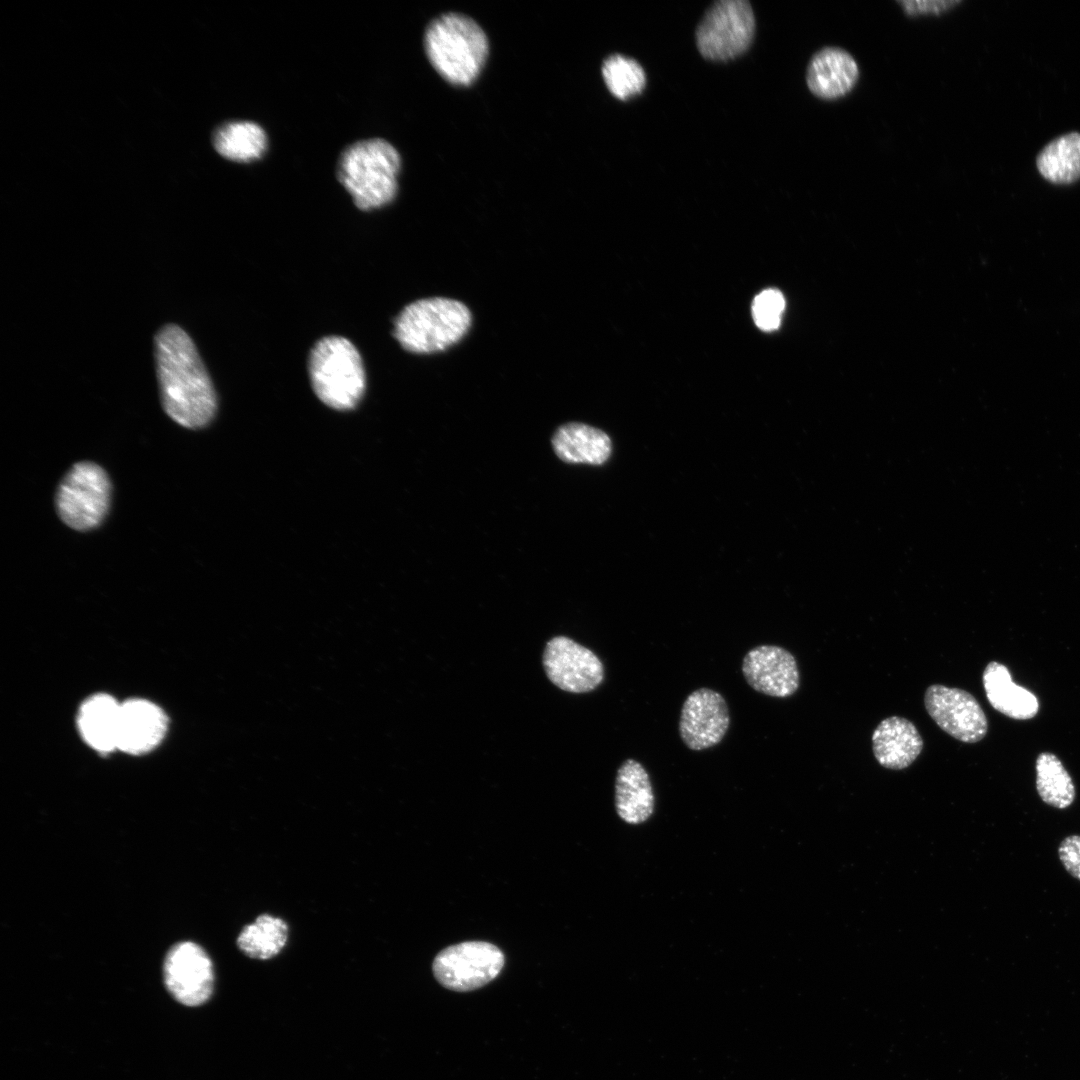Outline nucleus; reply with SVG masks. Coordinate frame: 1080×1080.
I'll return each mask as SVG.
<instances>
[{
    "mask_svg": "<svg viewBox=\"0 0 1080 1080\" xmlns=\"http://www.w3.org/2000/svg\"><path fill=\"white\" fill-rule=\"evenodd\" d=\"M730 725L729 708L717 691L702 687L685 699L679 720V734L687 748L701 751L719 744Z\"/></svg>",
    "mask_w": 1080,
    "mask_h": 1080,
    "instance_id": "12",
    "label": "nucleus"
},
{
    "mask_svg": "<svg viewBox=\"0 0 1080 1080\" xmlns=\"http://www.w3.org/2000/svg\"><path fill=\"white\" fill-rule=\"evenodd\" d=\"M212 142L216 151L224 158L244 163L260 159L268 146L266 132L252 121H230L221 124L215 129Z\"/></svg>",
    "mask_w": 1080,
    "mask_h": 1080,
    "instance_id": "21",
    "label": "nucleus"
},
{
    "mask_svg": "<svg viewBox=\"0 0 1080 1080\" xmlns=\"http://www.w3.org/2000/svg\"><path fill=\"white\" fill-rule=\"evenodd\" d=\"M154 356L166 414L188 429L206 427L215 417L217 397L190 336L176 324L163 326L154 338Z\"/></svg>",
    "mask_w": 1080,
    "mask_h": 1080,
    "instance_id": "1",
    "label": "nucleus"
},
{
    "mask_svg": "<svg viewBox=\"0 0 1080 1080\" xmlns=\"http://www.w3.org/2000/svg\"><path fill=\"white\" fill-rule=\"evenodd\" d=\"M859 78L854 57L840 47H824L810 59L806 83L817 97L832 100L850 92Z\"/></svg>",
    "mask_w": 1080,
    "mask_h": 1080,
    "instance_id": "15",
    "label": "nucleus"
},
{
    "mask_svg": "<svg viewBox=\"0 0 1080 1080\" xmlns=\"http://www.w3.org/2000/svg\"><path fill=\"white\" fill-rule=\"evenodd\" d=\"M472 322L469 308L447 297H429L406 305L394 322V337L408 352L430 354L459 342Z\"/></svg>",
    "mask_w": 1080,
    "mask_h": 1080,
    "instance_id": "4",
    "label": "nucleus"
},
{
    "mask_svg": "<svg viewBox=\"0 0 1080 1080\" xmlns=\"http://www.w3.org/2000/svg\"><path fill=\"white\" fill-rule=\"evenodd\" d=\"M543 667L555 686L570 693L593 691L604 679V666L598 656L565 636L547 642Z\"/></svg>",
    "mask_w": 1080,
    "mask_h": 1080,
    "instance_id": "11",
    "label": "nucleus"
},
{
    "mask_svg": "<svg viewBox=\"0 0 1080 1080\" xmlns=\"http://www.w3.org/2000/svg\"><path fill=\"white\" fill-rule=\"evenodd\" d=\"M504 964V954L496 945L466 941L441 950L434 958L432 971L441 986L467 992L494 980Z\"/></svg>",
    "mask_w": 1080,
    "mask_h": 1080,
    "instance_id": "8",
    "label": "nucleus"
},
{
    "mask_svg": "<svg viewBox=\"0 0 1080 1080\" xmlns=\"http://www.w3.org/2000/svg\"><path fill=\"white\" fill-rule=\"evenodd\" d=\"M556 455L567 463L601 465L612 451L609 436L600 429L583 423L560 426L552 437Z\"/></svg>",
    "mask_w": 1080,
    "mask_h": 1080,
    "instance_id": "19",
    "label": "nucleus"
},
{
    "mask_svg": "<svg viewBox=\"0 0 1080 1080\" xmlns=\"http://www.w3.org/2000/svg\"><path fill=\"white\" fill-rule=\"evenodd\" d=\"M167 717L156 704L145 699L121 703L117 750L140 755L160 744L167 731Z\"/></svg>",
    "mask_w": 1080,
    "mask_h": 1080,
    "instance_id": "14",
    "label": "nucleus"
},
{
    "mask_svg": "<svg viewBox=\"0 0 1080 1080\" xmlns=\"http://www.w3.org/2000/svg\"><path fill=\"white\" fill-rule=\"evenodd\" d=\"M903 10L908 15L939 14L949 10L959 1H900Z\"/></svg>",
    "mask_w": 1080,
    "mask_h": 1080,
    "instance_id": "28",
    "label": "nucleus"
},
{
    "mask_svg": "<svg viewBox=\"0 0 1080 1080\" xmlns=\"http://www.w3.org/2000/svg\"><path fill=\"white\" fill-rule=\"evenodd\" d=\"M111 482L106 471L96 463H75L60 481L55 507L61 521L77 531L97 528L111 504Z\"/></svg>",
    "mask_w": 1080,
    "mask_h": 1080,
    "instance_id": "6",
    "label": "nucleus"
},
{
    "mask_svg": "<svg viewBox=\"0 0 1080 1080\" xmlns=\"http://www.w3.org/2000/svg\"><path fill=\"white\" fill-rule=\"evenodd\" d=\"M785 308L782 293L776 289H766L753 300L752 315L757 327L763 331L776 330L781 322Z\"/></svg>",
    "mask_w": 1080,
    "mask_h": 1080,
    "instance_id": "26",
    "label": "nucleus"
},
{
    "mask_svg": "<svg viewBox=\"0 0 1080 1080\" xmlns=\"http://www.w3.org/2000/svg\"><path fill=\"white\" fill-rule=\"evenodd\" d=\"M924 705L934 722L961 742L976 743L987 734L988 722L982 707L963 689L930 685L924 694Z\"/></svg>",
    "mask_w": 1080,
    "mask_h": 1080,
    "instance_id": "10",
    "label": "nucleus"
},
{
    "mask_svg": "<svg viewBox=\"0 0 1080 1080\" xmlns=\"http://www.w3.org/2000/svg\"><path fill=\"white\" fill-rule=\"evenodd\" d=\"M755 17L745 0H720L704 14L696 30L700 54L709 60L725 61L742 54L751 44Z\"/></svg>",
    "mask_w": 1080,
    "mask_h": 1080,
    "instance_id": "7",
    "label": "nucleus"
},
{
    "mask_svg": "<svg viewBox=\"0 0 1080 1080\" xmlns=\"http://www.w3.org/2000/svg\"><path fill=\"white\" fill-rule=\"evenodd\" d=\"M615 807L620 819L638 825L651 818L655 796L648 772L635 759H626L615 779Z\"/></svg>",
    "mask_w": 1080,
    "mask_h": 1080,
    "instance_id": "17",
    "label": "nucleus"
},
{
    "mask_svg": "<svg viewBox=\"0 0 1080 1080\" xmlns=\"http://www.w3.org/2000/svg\"><path fill=\"white\" fill-rule=\"evenodd\" d=\"M983 686L990 705L1007 717L1027 720L1038 713L1037 697L1014 683L1008 668L999 662L987 664L983 672Z\"/></svg>",
    "mask_w": 1080,
    "mask_h": 1080,
    "instance_id": "18",
    "label": "nucleus"
},
{
    "mask_svg": "<svg viewBox=\"0 0 1080 1080\" xmlns=\"http://www.w3.org/2000/svg\"><path fill=\"white\" fill-rule=\"evenodd\" d=\"M923 744L916 726L900 716L883 719L872 734V749L877 762L892 770L910 766L920 755Z\"/></svg>",
    "mask_w": 1080,
    "mask_h": 1080,
    "instance_id": "16",
    "label": "nucleus"
},
{
    "mask_svg": "<svg viewBox=\"0 0 1080 1080\" xmlns=\"http://www.w3.org/2000/svg\"><path fill=\"white\" fill-rule=\"evenodd\" d=\"M400 168L401 158L392 144L382 138H369L341 152L336 176L356 207L370 211L394 200Z\"/></svg>",
    "mask_w": 1080,
    "mask_h": 1080,
    "instance_id": "2",
    "label": "nucleus"
},
{
    "mask_svg": "<svg viewBox=\"0 0 1080 1080\" xmlns=\"http://www.w3.org/2000/svg\"><path fill=\"white\" fill-rule=\"evenodd\" d=\"M1036 789L1046 804L1065 809L1075 799V786L1060 759L1049 752L1040 753L1036 759Z\"/></svg>",
    "mask_w": 1080,
    "mask_h": 1080,
    "instance_id": "24",
    "label": "nucleus"
},
{
    "mask_svg": "<svg viewBox=\"0 0 1080 1080\" xmlns=\"http://www.w3.org/2000/svg\"><path fill=\"white\" fill-rule=\"evenodd\" d=\"M288 926L280 918L262 914L243 928L237 938L239 949L248 957L267 960L276 956L285 946Z\"/></svg>",
    "mask_w": 1080,
    "mask_h": 1080,
    "instance_id": "23",
    "label": "nucleus"
},
{
    "mask_svg": "<svg viewBox=\"0 0 1080 1080\" xmlns=\"http://www.w3.org/2000/svg\"><path fill=\"white\" fill-rule=\"evenodd\" d=\"M602 76L609 91L621 100L641 93L646 84L642 66L634 59L619 54L605 59Z\"/></svg>",
    "mask_w": 1080,
    "mask_h": 1080,
    "instance_id": "25",
    "label": "nucleus"
},
{
    "mask_svg": "<svg viewBox=\"0 0 1080 1080\" xmlns=\"http://www.w3.org/2000/svg\"><path fill=\"white\" fill-rule=\"evenodd\" d=\"M308 369L315 394L330 408L351 410L365 392L361 356L345 337L326 336L317 341L310 352Z\"/></svg>",
    "mask_w": 1080,
    "mask_h": 1080,
    "instance_id": "5",
    "label": "nucleus"
},
{
    "mask_svg": "<svg viewBox=\"0 0 1080 1080\" xmlns=\"http://www.w3.org/2000/svg\"><path fill=\"white\" fill-rule=\"evenodd\" d=\"M120 707L121 703L107 694L93 695L81 705L78 728L94 750L101 753L117 750Z\"/></svg>",
    "mask_w": 1080,
    "mask_h": 1080,
    "instance_id": "20",
    "label": "nucleus"
},
{
    "mask_svg": "<svg viewBox=\"0 0 1080 1080\" xmlns=\"http://www.w3.org/2000/svg\"><path fill=\"white\" fill-rule=\"evenodd\" d=\"M1037 168L1044 178L1057 184L1080 178V134L1072 132L1051 141L1039 153Z\"/></svg>",
    "mask_w": 1080,
    "mask_h": 1080,
    "instance_id": "22",
    "label": "nucleus"
},
{
    "mask_svg": "<svg viewBox=\"0 0 1080 1080\" xmlns=\"http://www.w3.org/2000/svg\"><path fill=\"white\" fill-rule=\"evenodd\" d=\"M424 48L436 72L458 86L476 80L489 53L483 29L472 18L459 13L435 18L425 30Z\"/></svg>",
    "mask_w": 1080,
    "mask_h": 1080,
    "instance_id": "3",
    "label": "nucleus"
},
{
    "mask_svg": "<svg viewBox=\"0 0 1080 1080\" xmlns=\"http://www.w3.org/2000/svg\"><path fill=\"white\" fill-rule=\"evenodd\" d=\"M163 979L176 1001L185 1006H199L213 993V964L201 946L189 941L180 942L173 945L165 957Z\"/></svg>",
    "mask_w": 1080,
    "mask_h": 1080,
    "instance_id": "9",
    "label": "nucleus"
},
{
    "mask_svg": "<svg viewBox=\"0 0 1080 1080\" xmlns=\"http://www.w3.org/2000/svg\"><path fill=\"white\" fill-rule=\"evenodd\" d=\"M1058 856L1065 869L1080 880V836L1066 837L1059 845Z\"/></svg>",
    "mask_w": 1080,
    "mask_h": 1080,
    "instance_id": "27",
    "label": "nucleus"
},
{
    "mask_svg": "<svg viewBox=\"0 0 1080 1080\" xmlns=\"http://www.w3.org/2000/svg\"><path fill=\"white\" fill-rule=\"evenodd\" d=\"M742 673L753 690L771 697L792 696L800 685L795 657L776 645H760L749 650L743 657Z\"/></svg>",
    "mask_w": 1080,
    "mask_h": 1080,
    "instance_id": "13",
    "label": "nucleus"
}]
</instances>
